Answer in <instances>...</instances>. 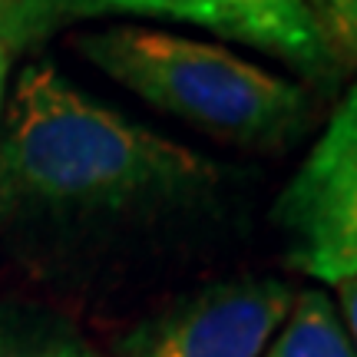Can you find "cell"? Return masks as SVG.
Segmentation results:
<instances>
[{
    "instance_id": "obj_1",
    "label": "cell",
    "mask_w": 357,
    "mask_h": 357,
    "mask_svg": "<svg viewBox=\"0 0 357 357\" xmlns=\"http://www.w3.org/2000/svg\"><path fill=\"white\" fill-rule=\"evenodd\" d=\"M225 172L86 96L53 63H26L0 123V225H100L192 208Z\"/></svg>"
},
{
    "instance_id": "obj_2",
    "label": "cell",
    "mask_w": 357,
    "mask_h": 357,
    "mask_svg": "<svg viewBox=\"0 0 357 357\" xmlns=\"http://www.w3.org/2000/svg\"><path fill=\"white\" fill-rule=\"evenodd\" d=\"M83 60L222 142L252 153H284L314 126V93L231 53L172 30L113 24L73 37Z\"/></svg>"
},
{
    "instance_id": "obj_3",
    "label": "cell",
    "mask_w": 357,
    "mask_h": 357,
    "mask_svg": "<svg viewBox=\"0 0 357 357\" xmlns=\"http://www.w3.org/2000/svg\"><path fill=\"white\" fill-rule=\"evenodd\" d=\"M102 17L205 26L222 40L281 60L307 89L321 93L337 89L351 73L301 0H0V47L13 60L70 26Z\"/></svg>"
},
{
    "instance_id": "obj_4",
    "label": "cell",
    "mask_w": 357,
    "mask_h": 357,
    "mask_svg": "<svg viewBox=\"0 0 357 357\" xmlns=\"http://www.w3.org/2000/svg\"><path fill=\"white\" fill-rule=\"evenodd\" d=\"M291 301L278 278L212 281L129 328L113 357H261Z\"/></svg>"
},
{
    "instance_id": "obj_5",
    "label": "cell",
    "mask_w": 357,
    "mask_h": 357,
    "mask_svg": "<svg viewBox=\"0 0 357 357\" xmlns=\"http://www.w3.org/2000/svg\"><path fill=\"white\" fill-rule=\"evenodd\" d=\"M294 268L318 281L357 278V149L324 129L305 166L275 199Z\"/></svg>"
},
{
    "instance_id": "obj_6",
    "label": "cell",
    "mask_w": 357,
    "mask_h": 357,
    "mask_svg": "<svg viewBox=\"0 0 357 357\" xmlns=\"http://www.w3.org/2000/svg\"><path fill=\"white\" fill-rule=\"evenodd\" d=\"M0 357H102L63 314L37 305H0Z\"/></svg>"
},
{
    "instance_id": "obj_7",
    "label": "cell",
    "mask_w": 357,
    "mask_h": 357,
    "mask_svg": "<svg viewBox=\"0 0 357 357\" xmlns=\"http://www.w3.org/2000/svg\"><path fill=\"white\" fill-rule=\"evenodd\" d=\"M261 357H357L344 321L324 291H305L291 301L281 334L268 341Z\"/></svg>"
},
{
    "instance_id": "obj_8",
    "label": "cell",
    "mask_w": 357,
    "mask_h": 357,
    "mask_svg": "<svg viewBox=\"0 0 357 357\" xmlns=\"http://www.w3.org/2000/svg\"><path fill=\"white\" fill-rule=\"evenodd\" d=\"M337 56L357 66V0H301Z\"/></svg>"
},
{
    "instance_id": "obj_9",
    "label": "cell",
    "mask_w": 357,
    "mask_h": 357,
    "mask_svg": "<svg viewBox=\"0 0 357 357\" xmlns=\"http://www.w3.org/2000/svg\"><path fill=\"white\" fill-rule=\"evenodd\" d=\"M328 132H334L337 139H344L347 146L357 149V83L344 93V100L337 102L331 123H328Z\"/></svg>"
},
{
    "instance_id": "obj_10",
    "label": "cell",
    "mask_w": 357,
    "mask_h": 357,
    "mask_svg": "<svg viewBox=\"0 0 357 357\" xmlns=\"http://www.w3.org/2000/svg\"><path fill=\"white\" fill-rule=\"evenodd\" d=\"M334 291H337V301H341V311H344L347 321V337H354L351 344L357 351V278H344V281H334Z\"/></svg>"
},
{
    "instance_id": "obj_11",
    "label": "cell",
    "mask_w": 357,
    "mask_h": 357,
    "mask_svg": "<svg viewBox=\"0 0 357 357\" xmlns=\"http://www.w3.org/2000/svg\"><path fill=\"white\" fill-rule=\"evenodd\" d=\"M7 70H10V56L0 47V123H3V106H7Z\"/></svg>"
}]
</instances>
